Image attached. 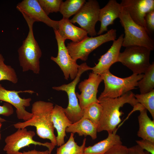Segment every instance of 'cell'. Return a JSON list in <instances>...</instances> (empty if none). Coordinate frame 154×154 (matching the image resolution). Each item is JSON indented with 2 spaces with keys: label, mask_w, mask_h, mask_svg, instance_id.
<instances>
[{
  "label": "cell",
  "mask_w": 154,
  "mask_h": 154,
  "mask_svg": "<svg viewBox=\"0 0 154 154\" xmlns=\"http://www.w3.org/2000/svg\"><path fill=\"white\" fill-rule=\"evenodd\" d=\"M121 8L120 4L116 0H110L104 7L100 9L98 21L101 24L97 35H101L108 31V26L113 24L114 21L119 18Z\"/></svg>",
  "instance_id": "e0dca14e"
},
{
  "label": "cell",
  "mask_w": 154,
  "mask_h": 154,
  "mask_svg": "<svg viewBox=\"0 0 154 154\" xmlns=\"http://www.w3.org/2000/svg\"><path fill=\"white\" fill-rule=\"evenodd\" d=\"M102 81L100 74L92 72L89 74L88 79L79 83L78 88L81 93L79 94L76 92V94L82 110H84L91 103L99 102L97 94L98 86Z\"/></svg>",
  "instance_id": "4fadbf2b"
},
{
  "label": "cell",
  "mask_w": 154,
  "mask_h": 154,
  "mask_svg": "<svg viewBox=\"0 0 154 154\" xmlns=\"http://www.w3.org/2000/svg\"><path fill=\"white\" fill-rule=\"evenodd\" d=\"M104 84V88L98 99L114 98L119 97L137 86L138 82L143 74H132L129 77L120 78L112 74L109 70L100 74Z\"/></svg>",
  "instance_id": "5b68a950"
},
{
  "label": "cell",
  "mask_w": 154,
  "mask_h": 154,
  "mask_svg": "<svg viewBox=\"0 0 154 154\" xmlns=\"http://www.w3.org/2000/svg\"><path fill=\"white\" fill-rule=\"evenodd\" d=\"M100 9L97 1L89 0L70 21L72 23H77L88 34L94 37L97 34L95 27Z\"/></svg>",
  "instance_id": "30bf717a"
},
{
  "label": "cell",
  "mask_w": 154,
  "mask_h": 154,
  "mask_svg": "<svg viewBox=\"0 0 154 154\" xmlns=\"http://www.w3.org/2000/svg\"><path fill=\"white\" fill-rule=\"evenodd\" d=\"M123 28L125 35L122 46L124 47L138 46L154 49V41L145 29L135 23L122 7L119 18Z\"/></svg>",
  "instance_id": "277c9868"
},
{
  "label": "cell",
  "mask_w": 154,
  "mask_h": 154,
  "mask_svg": "<svg viewBox=\"0 0 154 154\" xmlns=\"http://www.w3.org/2000/svg\"><path fill=\"white\" fill-rule=\"evenodd\" d=\"M140 94L149 92L154 89V63L153 62L143 74L142 78L138 82Z\"/></svg>",
  "instance_id": "cb8c5ba5"
},
{
  "label": "cell",
  "mask_w": 154,
  "mask_h": 154,
  "mask_svg": "<svg viewBox=\"0 0 154 154\" xmlns=\"http://www.w3.org/2000/svg\"><path fill=\"white\" fill-rule=\"evenodd\" d=\"M16 8L35 22H42L54 30L58 29L59 21L50 19L42 10L37 0H23L18 4Z\"/></svg>",
  "instance_id": "9a60e30c"
},
{
  "label": "cell",
  "mask_w": 154,
  "mask_h": 154,
  "mask_svg": "<svg viewBox=\"0 0 154 154\" xmlns=\"http://www.w3.org/2000/svg\"><path fill=\"white\" fill-rule=\"evenodd\" d=\"M4 61L3 56L0 53V81L7 80L17 83L18 78L15 70L11 66L5 64Z\"/></svg>",
  "instance_id": "4316f807"
},
{
  "label": "cell",
  "mask_w": 154,
  "mask_h": 154,
  "mask_svg": "<svg viewBox=\"0 0 154 154\" xmlns=\"http://www.w3.org/2000/svg\"><path fill=\"white\" fill-rule=\"evenodd\" d=\"M120 4L132 19L145 28L150 34L147 27L145 17L147 13L154 10V0H122Z\"/></svg>",
  "instance_id": "5bb4252c"
},
{
  "label": "cell",
  "mask_w": 154,
  "mask_h": 154,
  "mask_svg": "<svg viewBox=\"0 0 154 154\" xmlns=\"http://www.w3.org/2000/svg\"><path fill=\"white\" fill-rule=\"evenodd\" d=\"M28 93L30 94L35 93L32 90L17 91L6 89L0 84V100L8 103L16 108L17 118L25 121L31 118L33 116L32 113L25 110V108L29 106L31 99L30 98H22L19 94L21 93Z\"/></svg>",
  "instance_id": "7c38bea8"
},
{
  "label": "cell",
  "mask_w": 154,
  "mask_h": 154,
  "mask_svg": "<svg viewBox=\"0 0 154 154\" xmlns=\"http://www.w3.org/2000/svg\"><path fill=\"white\" fill-rule=\"evenodd\" d=\"M59 22L57 31L60 36L65 40L68 39L72 42H78L88 37L86 31L74 25L69 19L63 18Z\"/></svg>",
  "instance_id": "d6986e66"
},
{
  "label": "cell",
  "mask_w": 154,
  "mask_h": 154,
  "mask_svg": "<svg viewBox=\"0 0 154 154\" xmlns=\"http://www.w3.org/2000/svg\"><path fill=\"white\" fill-rule=\"evenodd\" d=\"M124 34L120 35L118 38L113 41L112 45L107 52L102 55L98 62L95 66L92 67V72L101 74L109 70L111 66L118 62L120 50L122 46Z\"/></svg>",
  "instance_id": "2e32d148"
},
{
  "label": "cell",
  "mask_w": 154,
  "mask_h": 154,
  "mask_svg": "<svg viewBox=\"0 0 154 154\" xmlns=\"http://www.w3.org/2000/svg\"><path fill=\"white\" fill-rule=\"evenodd\" d=\"M144 154H151L149 152L146 151H144Z\"/></svg>",
  "instance_id": "d590c367"
},
{
  "label": "cell",
  "mask_w": 154,
  "mask_h": 154,
  "mask_svg": "<svg viewBox=\"0 0 154 154\" xmlns=\"http://www.w3.org/2000/svg\"><path fill=\"white\" fill-rule=\"evenodd\" d=\"M51 117L53 126L57 133L56 137L57 146L59 147L65 143L66 129L72 123L66 115L64 108L58 105L54 106Z\"/></svg>",
  "instance_id": "ac0fdd59"
},
{
  "label": "cell",
  "mask_w": 154,
  "mask_h": 154,
  "mask_svg": "<svg viewBox=\"0 0 154 154\" xmlns=\"http://www.w3.org/2000/svg\"><path fill=\"white\" fill-rule=\"evenodd\" d=\"M134 95L130 91L117 98H98L102 107V112L97 126V132L106 131L110 133L117 131V126L121 121L120 117L124 114L120 110V108L126 103L133 107L139 103Z\"/></svg>",
  "instance_id": "7a4b0ae2"
},
{
  "label": "cell",
  "mask_w": 154,
  "mask_h": 154,
  "mask_svg": "<svg viewBox=\"0 0 154 154\" xmlns=\"http://www.w3.org/2000/svg\"><path fill=\"white\" fill-rule=\"evenodd\" d=\"M86 2L85 0H67L61 3L59 12L63 18L69 19L75 15Z\"/></svg>",
  "instance_id": "d4e9b609"
},
{
  "label": "cell",
  "mask_w": 154,
  "mask_h": 154,
  "mask_svg": "<svg viewBox=\"0 0 154 154\" xmlns=\"http://www.w3.org/2000/svg\"><path fill=\"white\" fill-rule=\"evenodd\" d=\"M136 142L137 145L143 150H145L151 154H154V142L144 139L136 140Z\"/></svg>",
  "instance_id": "4dcf8cb0"
},
{
  "label": "cell",
  "mask_w": 154,
  "mask_h": 154,
  "mask_svg": "<svg viewBox=\"0 0 154 154\" xmlns=\"http://www.w3.org/2000/svg\"><path fill=\"white\" fill-rule=\"evenodd\" d=\"M40 6L48 15L50 13L59 11L62 0H37Z\"/></svg>",
  "instance_id": "f1b7e54d"
},
{
  "label": "cell",
  "mask_w": 154,
  "mask_h": 154,
  "mask_svg": "<svg viewBox=\"0 0 154 154\" xmlns=\"http://www.w3.org/2000/svg\"><path fill=\"white\" fill-rule=\"evenodd\" d=\"M83 110V117L89 119L97 127L102 112V108L101 104L99 102L92 103Z\"/></svg>",
  "instance_id": "484cf974"
},
{
  "label": "cell",
  "mask_w": 154,
  "mask_h": 154,
  "mask_svg": "<svg viewBox=\"0 0 154 154\" xmlns=\"http://www.w3.org/2000/svg\"><path fill=\"white\" fill-rule=\"evenodd\" d=\"M13 112L12 105L8 103L5 102L2 106H0V115L9 116L12 115ZM6 121L5 119L0 117V122L2 123Z\"/></svg>",
  "instance_id": "f546056e"
},
{
  "label": "cell",
  "mask_w": 154,
  "mask_h": 154,
  "mask_svg": "<svg viewBox=\"0 0 154 154\" xmlns=\"http://www.w3.org/2000/svg\"><path fill=\"white\" fill-rule=\"evenodd\" d=\"M1 128H0V140L1 139V133H0V129H1Z\"/></svg>",
  "instance_id": "74e56055"
},
{
  "label": "cell",
  "mask_w": 154,
  "mask_h": 154,
  "mask_svg": "<svg viewBox=\"0 0 154 154\" xmlns=\"http://www.w3.org/2000/svg\"><path fill=\"white\" fill-rule=\"evenodd\" d=\"M104 154H129L128 148L122 144L117 145L114 146Z\"/></svg>",
  "instance_id": "1f68e13d"
},
{
  "label": "cell",
  "mask_w": 154,
  "mask_h": 154,
  "mask_svg": "<svg viewBox=\"0 0 154 154\" xmlns=\"http://www.w3.org/2000/svg\"><path fill=\"white\" fill-rule=\"evenodd\" d=\"M117 131L108 133L107 138L92 146L86 147L85 154H104L114 146L122 144L119 135L116 134Z\"/></svg>",
  "instance_id": "ffe728a7"
},
{
  "label": "cell",
  "mask_w": 154,
  "mask_h": 154,
  "mask_svg": "<svg viewBox=\"0 0 154 154\" xmlns=\"http://www.w3.org/2000/svg\"><path fill=\"white\" fill-rule=\"evenodd\" d=\"M92 67L88 66L84 62L79 65L78 72L76 78L71 82L58 86L52 87L57 91H62L67 93L68 103L67 107L64 108L65 113L72 123L76 122L83 116V110L81 108L75 92L76 87L80 80L82 74L85 72L92 70Z\"/></svg>",
  "instance_id": "ba28073f"
},
{
  "label": "cell",
  "mask_w": 154,
  "mask_h": 154,
  "mask_svg": "<svg viewBox=\"0 0 154 154\" xmlns=\"http://www.w3.org/2000/svg\"><path fill=\"white\" fill-rule=\"evenodd\" d=\"M97 126L89 119L82 117L78 121L71 124L66 130L67 133H77L80 136H90L93 140L97 137Z\"/></svg>",
  "instance_id": "44dd1931"
},
{
  "label": "cell",
  "mask_w": 154,
  "mask_h": 154,
  "mask_svg": "<svg viewBox=\"0 0 154 154\" xmlns=\"http://www.w3.org/2000/svg\"><path fill=\"white\" fill-rule=\"evenodd\" d=\"M129 154H144V151L138 145H136L128 148Z\"/></svg>",
  "instance_id": "836d02e7"
},
{
  "label": "cell",
  "mask_w": 154,
  "mask_h": 154,
  "mask_svg": "<svg viewBox=\"0 0 154 154\" xmlns=\"http://www.w3.org/2000/svg\"><path fill=\"white\" fill-rule=\"evenodd\" d=\"M56 40L58 53L57 56H51L50 59L59 66L63 72L65 79L68 80L70 77L73 80L77 75L79 65L70 55L65 45V39L59 35L56 30H54Z\"/></svg>",
  "instance_id": "8fae6325"
},
{
  "label": "cell",
  "mask_w": 154,
  "mask_h": 154,
  "mask_svg": "<svg viewBox=\"0 0 154 154\" xmlns=\"http://www.w3.org/2000/svg\"><path fill=\"white\" fill-rule=\"evenodd\" d=\"M2 126L1 123L0 122V128H1Z\"/></svg>",
  "instance_id": "8d00e7d4"
},
{
  "label": "cell",
  "mask_w": 154,
  "mask_h": 154,
  "mask_svg": "<svg viewBox=\"0 0 154 154\" xmlns=\"http://www.w3.org/2000/svg\"><path fill=\"white\" fill-rule=\"evenodd\" d=\"M21 13L27 23L29 31L27 37L18 50L20 65L23 72L31 70L38 74L40 71V59L42 53L34 35L33 25L35 21Z\"/></svg>",
  "instance_id": "3957f363"
},
{
  "label": "cell",
  "mask_w": 154,
  "mask_h": 154,
  "mask_svg": "<svg viewBox=\"0 0 154 154\" xmlns=\"http://www.w3.org/2000/svg\"><path fill=\"white\" fill-rule=\"evenodd\" d=\"M138 116L139 129L137 135L142 139L154 142V120L148 116L147 110L144 108L140 111Z\"/></svg>",
  "instance_id": "7402d4cb"
},
{
  "label": "cell",
  "mask_w": 154,
  "mask_h": 154,
  "mask_svg": "<svg viewBox=\"0 0 154 154\" xmlns=\"http://www.w3.org/2000/svg\"><path fill=\"white\" fill-rule=\"evenodd\" d=\"M116 30L111 29L104 34L95 37H87L78 42H71L66 47L72 58L76 61L78 59L86 61L90 54L103 44L116 40Z\"/></svg>",
  "instance_id": "8992f818"
},
{
  "label": "cell",
  "mask_w": 154,
  "mask_h": 154,
  "mask_svg": "<svg viewBox=\"0 0 154 154\" xmlns=\"http://www.w3.org/2000/svg\"><path fill=\"white\" fill-rule=\"evenodd\" d=\"M151 51L142 46H127L123 52H120L118 62L131 70L133 74L144 73L151 65L149 62Z\"/></svg>",
  "instance_id": "52a82bcc"
},
{
  "label": "cell",
  "mask_w": 154,
  "mask_h": 154,
  "mask_svg": "<svg viewBox=\"0 0 154 154\" xmlns=\"http://www.w3.org/2000/svg\"><path fill=\"white\" fill-rule=\"evenodd\" d=\"M74 136V134L70 133L68 140L57 148L55 154H85L86 138L83 139L82 144L79 146L75 142Z\"/></svg>",
  "instance_id": "603a6c76"
},
{
  "label": "cell",
  "mask_w": 154,
  "mask_h": 154,
  "mask_svg": "<svg viewBox=\"0 0 154 154\" xmlns=\"http://www.w3.org/2000/svg\"><path fill=\"white\" fill-rule=\"evenodd\" d=\"M35 133L34 131H27L26 128L18 129L14 133L5 139V145L3 149L7 154H21L20 149L31 144L42 145L47 147L51 154L55 147L50 142L42 143L33 139Z\"/></svg>",
  "instance_id": "9c48e42d"
},
{
  "label": "cell",
  "mask_w": 154,
  "mask_h": 154,
  "mask_svg": "<svg viewBox=\"0 0 154 154\" xmlns=\"http://www.w3.org/2000/svg\"><path fill=\"white\" fill-rule=\"evenodd\" d=\"M137 102L148 110L154 119V90L144 94H134Z\"/></svg>",
  "instance_id": "83f0119b"
},
{
  "label": "cell",
  "mask_w": 154,
  "mask_h": 154,
  "mask_svg": "<svg viewBox=\"0 0 154 154\" xmlns=\"http://www.w3.org/2000/svg\"><path fill=\"white\" fill-rule=\"evenodd\" d=\"M54 107L51 102L38 101L32 104V117L24 122H19L13 125L17 129H22L29 126L36 128L38 136L42 139H48L54 146H57L54 127L52 120L51 114Z\"/></svg>",
  "instance_id": "6da1fadb"
},
{
  "label": "cell",
  "mask_w": 154,
  "mask_h": 154,
  "mask_svg": "<svg viewBox=\"0 0 154 154\" xmlns=\"http://www.w3.org/2000/svg\"><path fill=\"white\" fill-rule=\"evenodd\" d=\"M147 29L150 33L154 31V10L147 13L145 17Z\"/></svg>",
  "instance_id": "d6a6232c"
},
{
  "label": "cell",
  "mask_w": 154,
  "mask_h": 154,
  "mask_svg": "<svg viewBox=\"0 0 154 154\" xmlns=\"http://www.w3.org/2000/svg\"><path fill=\"white\" fill-rule=\"evenodd\" d=\"M21 154H50V153L48 149L41 151L35 149L27 151H24L23 152H21Z\"/></svg>",
  "instance_id": "e575fe53"
}]
</instances>
